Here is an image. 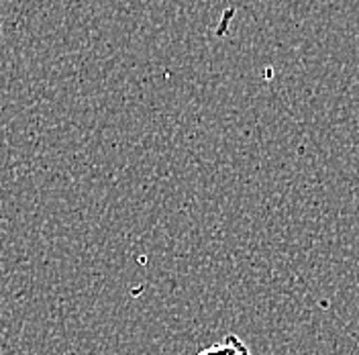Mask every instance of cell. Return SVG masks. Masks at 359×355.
Wrapping results in <instances>:
<instances>
[{
  "label": "cell",
  "mask_w": 359,
  "mask_h": 355,
  "mask_svg": "<svg viewBox=\"0 0 359 355\" xmlns=\"http://www.w3.org/2000/svg\"><path fill=\"white\" fill-rule=\"evenodd\" d=\"M196 355H251V351L237 335H226L223 341L202 349Z\"/></svg>",
  "instance_id": "cell-1"
}]
</instances>
